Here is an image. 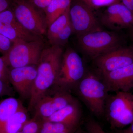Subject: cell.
I'll return each instance as SVG.
<instances>
[{
  "instance_id": "1",
  "label": "cell",
  "mask_w": 133,
  "mask_h": 133,
  "mask_svg": "<svg viewBox=\"0 0 133 133\" xmlns=\"http://www.w3.org/2000/svg\"><path fill=\"white\" fill-rule=\"evenodd\" d=\"M64 51L63 47L56 45L45 46L43 50L37 65V74L29 100L30 111H33L39 99L55 85Z\"/></svg>"
},
{
  "instance_id": "2",
  "label": "cell",
  "mask_w": 133,
  "mask_h": 133,
  "mask_svg": "<svg viewBox=\"0 0 133 133\" xmlns=\"http://www.w3.org/2000/svg\"><path fill=\"white\" fill-rule=\"evenodd\" d=\"M74 91L92 114L97 117L104 115L109 92L99 74L87 71Z\"/></svg>"
},
{
  "instance_id": "3",
  "label": "cell",
  "mask_w": 133,
  "mask_h": 133,
  "mask_svg": "<svg viewBox=\"0 0 133 133\" xmlns=\"http://www.w3.org/2000/svg\"><path fill=\"white\" fill-rule=\"evenodd\" d=\"M86 71L81 56L73 49L68 48L63 53L59 72L53 86L71 92Z\"/></svg>"
},
{
  "instance_id": "4",
  "label": "cell",
  "mask_w": 133,
  "mask_h": 133,
  "mask_svg": "<svg viewBox=\"0 0 133 133\" xmlns=\"http://www.w3.org/2000/svg\"><path fill=\"white\" fill-rule=\"evenodd\" d=\"M104 115L114 128H122L133 123V93L119 91L109 94Z\"/></svg>"
},
{
  "instance_id": "5",
  "label": "cell",
  "mask_w": 133,
  "mask_h": 133,
  "mask_svg": "<svg viewBox=\"0 0 133 133\" xmlns=\"http://www.w3.org/2000/svg\"><path fill=\"white\" fill-rule=\"evenodd\" d=\"M45 46L43 38L31 41H17L13 43L9 51L1 57L10 68L37 66Z\"/></svg>"
},
{
  "instance_id": "6",
  "label": "cell",
  "mask_w": 133,
  "mask_h": 133,
  "mask_svg": "<svg viewBox=\"0 0 133 133\" xmlns=\"http://www.w3.org/2000/svg\"><path fill=\"white\" fill-rule=\"evenodd\" d=\"M81 51L93 59L119 47L118 36L113 31L102 29L77 36Z\"/></svg>"
},
{
  "instance_id": "7",
  "label": "cell",
  "mask_w": 133,
  "mask_h": 133,
  "mask_svg": "<svg viewBox=\"0 0 133 133\" xmlns=\"http://www.w3.org/2000/svg\"><path fill=\"white\" fill-rule=\"evenodd\" d=\"M12 10L16 18L28 31L36 35H46L48 28L45 15L27 0H14Z\"/></svg>"
},
{
  "instance_id": "8",
  "label": "cell",
  "mask_w": 133,
  "mask_h": 133,
  "mask_svg": "<svg viewBox=\"0 0 133 133\" xmlns=\"http://www.w3.org/2000/svg\"><path fill=\"white\" fill-rule=\"evenodd\" d=\"M71 92L54 86L48 90L38 101L33 109V118L43 121L73 101Z\"/></svg>"
},
{
  "instance_id": "9",
  "label": "cell",
  "mask_w": 133,
  "mask_h": 133,
  "mask_svg": "<svg viewBox=\"0 0 133 133\" xmlns=\"http://www.w3.org/2000/svg\"><path fill=\"white\" fill-rule=\"evenodd\" d=\"M69 14L73 33L77 36L102 29L93 10L81 0H72Z\"/></svg>"
},
{
  "instance_id": "10",
  "label": "cell",
  "mask_w": 133,
  "mask_h": 133,
  "mask_svg": "<svg viewBox=\"0 0 133 133\" xmlns=\"http://www.w3.org/2000/svg\"><path fill=\"white\" fill-rule=\"evenodd\" d=\"M95 71L100 76L133 63V48H115L93 59Z\"/></svg>"
},
{
  "instance_id": "11",
  "label": "cell",
  "mask_w": 133,
  "mask_h": 133,
  "mask_svg": "<svg viewBox=\"0 0 133 133\" xmlns=\"http://www.w3.org/2000/svg\"><path fill=\"white\" fill-rule=\"evenodd\" d=\"M37 74V65L9 68L10 83L22 99L29 100Z\"/></svg>"
},
{
  "instance_id": "12",
  "label": "cell",
  "mask_w": 133,
  "mask_h": 133,
  "mask_svg": "<svg viewBox=\"0 0 133 133\" xmlns=\"http://www.w3.org/2000/svg\"><path fill=\"white\" fill-rule=\"evenodd\" d=\"M0 34L12 43L19 41H31L43 38L24 28L17 21L13 10L0 12Z\"/></svg>"
},
{
  "instance_id": "13",
  "label": "cell",
  "mask_w": 133,
  "mask_h": 133,
  "mask_svg": "<svg viewBox=\"0 0 133 133\" xmlns=\"http://www.w3.org/2000/svg\"><path fill=\"white\" fill-rule=\"evenodd\" d=\"M100 18L102 25L115 30L133 24V12L118 3L108 7Z\"/></svg>"
},
{
  "instance_id": "14",
  "label": "cell",
  "mask_w": 133,
  "mask_h": 133,
  "mask_svg": "<svg viewBox=\"0 0 133 133\" xmlns=\"http://www.w3.org/2000/svg\"><path fill=\"white\" fill-rule=\"evenodd\" d=\"M100 76L109 92H131L133 89V63Z\"/></svg>"
},
{
  "instance_id": "15",
  "label": "cell",
  "mask_w": 133,
  "mask_h": 133,
  "mask_svg": "<svg viewBox=\"0 0 133 133\" xmlns=\"http://www.w3.org/2000/svg\"><path fill=\"white\" fill-rule=\"evenodd\" d=\"M82 110L76 99L44 121L64 124L70 128H78L82 117Z\"/></svg>"
},
{
  "instance_id": "16",
  "label": "cell",
  "mask_w": 133,
  "mask_h": 133,
  "mask_svg": "<svg viewBox=\"0 0 133 133\" xmlns=\"http://www.w3.org/2000/svg\"><path fill=\"white\" fill-rule=\"evenodd\" d=\"M29 119L26 108L17 111L0 126V133H17Z\"/></svg>"
},
{
  "instance_id": "17",
  "label": "cell",
  "mask_w": 133,
  "mask_h": 133,
  "mask_svg": "<svg viewBox=\"0 0 133 133\" xmlns=\"http://www.w3.org/2000/svg\"><path fill=\"white\" fill-rule=\"evenodd\" d=\"M72 0H52L44 12L48 27L70 8Z\"/></svg>"
},
{
  "instance_id": "18",
  "label": "cell",
  "mask_w": 133,
  "mask_h": 133,
  "mask_svg": "<svg viewBox=\"0 0 133 133\" xmlns=\"http://www.w3.org/2000/svg\"><path fill=\"white\" fill-rule=\"evenodd\" d=\"M24 108L21 100L13 97L0 101V126L16 112Z\"/></svg>"
},
{
  "instance_id": "19",
  "label": "cell",
  "mask_w": 133,
  "mask_h": 133,
  "mask_svg": "<svg viewBox=\"0 0 133 133\" xmlns=\"http://www.w3.org/2000/svg\"><path fill=\"white\" fill-rule=\"evenodd\" d=\"M69 10H66L48 27L46 35L50 45L70 22Z\"/></svg>"
},
{
  "instance_id": "20",
  "label": "cell",
  "mask_w": 133,
  "mask_h": 133,
  "mask_svg": "<svg viewBox=\"0 0 133 133\" xmlns=\"http://www.w3.org/2000/svg\"><path fill=\"white\" fill-rule=\"evenodd\" d=\"M70 128L64 124L43 121L41 122L39 133H57Z\"/></svg>"
},
{
  "instance_id": "21",
  "label": "cell",
  "mask_w": 133,
  "mask_h": 133,
  "mask_svg": "<svg viewBox=\"0 0 133 133\" xmlns=\"http://www.w3.org/2000/svg\"><path fill=\"white\" fill-rule=\"evenodd\" d=\"M92 9L108 7L116 3H120V0H81Z\"/></svg>"
},
{
  "instance_id": "22",
  "label": "cell",
  "mask_w": 133,
  "mask_h": 133,
  "mask_svg": "<svg viewBox=\"0 0 133 133\" xmlns=\"http://www.w3.org/2000/svg\"><path fill=\"white\" fill-rule=\"evenodd\" d=\"M42 121L32 118L25 123L22 129L23 133H39Z\"/></svg>"
},
{
  "instance_id": "23",
  "label": "cell",
  "mask_w": 133,
  "mask_h": 133,
  "mask_svg": "<svg viewBox=\"0 0 133 133\" xmlns=\"http://www.w3.org/2000/svg\"><path fill=\"white\" fill-rule=\"evenodd\" d=\"M86 133H109L106 132L98 122L92 119L87 122L86 125Z\"/></svg>"
},
{
  "instance_id": "24",
  "label": "cell",
  "mask_w": 133,
  "mask_h": 133,
  "mask_svg": "<svg viewBox=\"0 0 133 133\" xmlns=\"http://www.w3.org/2000/svg\"><path fill=\"white\" fill-rule=\"evenodd\" d=\"M10 84L0 79V97L8 96L13 97L15 95V90Z\"/></svg>"
},
{
  "instance_id": "25",
  "label": "cell",
  "mask_w": 133,
  "mask_h": 133,
  "mask_svg": "<svg viewBox=\"0 0 133 133\" xmlns=\"http://www.w3.org/2000/svg\"><path fill=\"white\" fill-rule=\"evenodd\" d=\"M13 43L5 36L0 34V53L3 55L6 54L11 47Z\"/></svg>"
},
{
  "instance_id": "26",
  "label": "cell",
  "mask_w": 133,
  "mask_h": 133,
  "mask_svg": "<svg viewBox=\"0 0 133 133\" xmlns=\"http://www.w3.org/2000/svg\"><path fill=\"white\" fill-rule=\"evenodd\" d=\"M9 68L2 57H0V79L10 84L9 78Z\"/></svg>"
},
{
  "instance_id": "27",
  "label": "cell",
  "mask_w": 133,
  "mask_h": 133,
  "mask_svg": "<svg viewBox=\"0 0 133 133\" xmlns=\"http://www.w3.org/2000/svg\"><path fill=\"white\" fill-rule=\"evenodd\" d=\"M35 7L41 11H44L45 8L52 0H27Z\"/></svg>"
},
{
  "instance_id": "28",
  "label": "cell",
  "mask_w": 133,
  "mask_h": 133,
  "mask_svg": "<svg viewBox=\"0 0 133 133\" xmlns=\"http://www.w3.org/2000/svg\"><path fill=\"white\" fill-rule=\"evenodd\" d=\"M9 3L8 0H0V12L8 9Z\"/></svg>"
},
{
  "instance_id": "29",
  "label": "cell",
  "mask_w": 133,
  "mask_h": 133,
  "mask_svg": "<svg viewBox=\"0 0 133 133\" xmlns=\"http://www.w3.org/2000/svg\"><path fill=\"white\" fill-rule=\"evenodd\" d=\"M122 3L133 12V0H120Z\"/></svg>"
},
{
  "instance_id": "30",
  "label": "cell",
  "mask_w": 133,
  "mask_h": 133,
  "mask_svg": "<svg viewBox=\"0 0 133 133\" xmlns=\"http://www.w3.org/2000/svg\"><path fill=\"white\" fill-rule=\"evenodd\" d=\"M124 133H133V123L123 131Z\"/></svg>"
},
{
  "instance_id": "31",
  "label": "cell",
  "mask_w": 133,
  "mask_h": 133,
  "mask_svg": "<svg viewBox=\"0 0 133 133\" xmlns=\"http://www.w3.org/2000/svg\"><path fill=\"white\" fill-rule=\"evenodd\" d=\"M77 129H67V130H64V131H61V132L57 133H73Z\"/></svg>"
},
{
  "instance_id": "32",
  "label": "cell",
  "mask_w": 133,
  "mask_h": 133,
  "mask_svg": "<svg viewBox=\"0 0 133 133\" xmlns=\"http://www.w3.org/2000/svg\"><path fill=\"white\" fill-rule=\"evenodd\" d=\"M73 133H86V132L83 131L81 128L79 127L78 128L76 129V131Z\"/></svg>"
},
{
  "instance_id": "33",
  "label": "cell",
  "mask_w": 133,
  "mask_h": 133,
  "mask_svg": "<svg viewBox=\"0 0 133 133\" xmlns=\"http://www.w3.org/2000/svg\"><path fill=\"white\" fill-rule=\"evenodd\" d=\"M17 133H23L21 131H19V132H18Z\"/></svg>"
},
{
  "instance_id": "34",
  "label": "cell",
  "mask_w": 133,
  "mask_h": 133,
  "mask_svg": "<svg viewBox=\"0 0 133 133\" xmlns=\"http://www.w3.org/2000/svg\"><path fill=\"white\" fill-rule=\"evenodd\" d=\"M132 36H133V29H132Z\"/></svg>"
},
{
  "instance_id": "35",
  "label": "cell",
  "mask_w": 133,
  "mask_h": 133,
  "mask_svg": "<svg viewBox=\"0 0 133 133\" xmlns=\"http://www.w3.org/2000/svg\"><path fill=\"white\" fill-rule=\"evenodd\" d=\"M122 132V133H124V132Z\"/></svg>"
}]
</instances>
